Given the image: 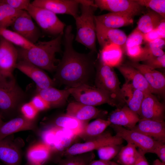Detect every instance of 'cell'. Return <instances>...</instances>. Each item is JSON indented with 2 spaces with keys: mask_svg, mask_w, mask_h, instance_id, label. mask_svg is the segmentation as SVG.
<instances>
[{
  "mask_svg": "<svg viewBox=\"0 0 165 165\" xmlns=\"http://www.w3.org/2000/svg\"><path fill=\"white\" fill-rule=\"evenodd\" d=\"M66 156L59 161V165H89L94 157V154L90 152Z\"/></svg>",
  "mask_w": 165,
  "mask_h": 165,
  "instance_id": "obj_36",
  "label": "cell"
},
{
  "mask_svg": "<svg viewBox=\"0 0 165 165\" xmlns=\"http://www.w3.org/2000/svg\"><path fill=\"white\" fill-rule=\"evenodd\" d=\"M94 83L96 87L106 93L116 102L118 100L124 102L121 94L120 83L112 68L100 61V63L96 67Z\"/></svg>",
  "mask_w": 165,
  "mask_h": 165,
  "instance_id": "obj_5",
  "label": "cell"
},
{
  "mask_svg": "<svg viewBox=\"0 0 165 165\" xmlns=\"http://www.w3.org/2000/svg\"><path fill=\"white\" fill-rule=\"evenodd\" d=\"M89 165H120L118 163L111 160H105L100 159L93 160L91 162Z\"/></svg>",
  "mask_w": 165,
  "mask_h": 165,
  "instance_id": "obj_50",
  "label": "cell"
},
{
  "mask_svg": "<svg viewBox=\"0 0 165 165\" xmlns=\"http://www.w3.org/2000/svg\"><path fill=\"white\" fill-rule=\"evenodd\" d=\"M139 152L138 156L134 165H149L145 156V154L140 150Z\"/></svg>",
  "mask_w": 165,
  "mask_h": 165,
  "instance_id": "obj_51",
  "label": "cell"
},
{
  "mask_svg": "<svg viewBox=\"0 0 165 165\" xmlns=\"http://www.w3.org/2000/svg\"><path fill=\"white\" fill-rule=\"evenodd\" d=\"M0 165H1L0 163Z\"/></svg>",
  "mask_w": 165,
  "mask_h": 165,
  "instance_id": "obj_58",
  "label": "cell"
},
{
  "mask_svg": "<svg viewBox=\"0 0 165 165\" xmlns=\"http://www.w3.org/2000/svg\"><path fill=\"white\" fill-rule=\"evenodd\" d=\"M144 51L141 61H144L149 58L162 56L165 54L162 49L156 48L144 47Z\"/></svg>",
  "mask_w": 165,
  "mask_h": 165,
  "instance_id": "obj_44",
  "label": "cell"
},
{
  "mask_svg": "<svg viewBox=\"0 0 165 165\" xmlns=\"http://www.w3.org/2000/svg\"><path fill=\"white\" fill-rule=\"evenodd\" d=\"M139 154V151L134 145L127 143L122 147L116 156L117 161L121 165H134Z\"/></svg>",
  "mask_w": 165,
  "mask_h": 165,
  "instance_id": "obj_33",
  "label": "cell"
},
{
  "mask_svg": "<svg viewBox=\"0 0 165 165\" xmlns=\"http://www.w3.org/2000/svg\"><path fill=\"white\" fill-rule=\"evenodd\" d=\"M35 128L33 120L27 119L23 116L16 117L4 123L0 127V140L17 132L33 130Z\"/></svg>",
  "mask_w": 165,
  "mask_h": 165,
  "instance_id": "obj_24",
  "label": "cell"
},
{
  "mask_svg": "<svg viewBox=\"0 0 165 165\" xmlns=\"http://www.w3.org/2000/svg\"><path fill=\"white\" fill-rule=\"evenodd\" d=\"M2 117H3L2 116V115L0 113V127L4 123L2 120Z\"/></svg>",
  "mask_w": 165,
  "mask_h": 165,
  "instance_id": "obj_54",
  "label": "cell"
},
{
  "mask_svg": "<svg viewBox=\"0 0 165 165\" xmlns=\"http://www.w3.org/2000/svg\"><path fill=\"white\" fill-rule=\"evenodd\" d=\"M27 165H41L37 164H36L31 163L29 162H28Z\"/></svg>",
  "mask_w": 165,
  "mask_h": 165,
  "instance_id": "obj_55",
  "label": "cell"
},
{
  "mask_svg": "<svg viewBox=\"0 0 165 165\" xmlns=\"http://www.w3.org/2000/svg\"><path fill=\"white\" fill-rule=\"evenodd\" d=\"M117 68L124 77L126 82L145 94H153L152 91L142 74L129 65L122 64Z\"/></svg>",
  "mask_w": 165,
  "mask_h": 165,
  "instance_id": "obj_20",
  "label": "cell"
},
{
  "mask_svg": "<svg viewBox=\"0 0 165 165\" xmlns=\"http://www.w3.org/2000/svg\"><path fill=\"white\" fill-rule=\"evenodd\" d=\"M17 68L31 78L36 83L38 89H43L54 87L56 82L42 69L29 62L23 60L17 62Z\"/></svg>",
  "mask_w": 165,
  "mask_h": 165,
  "instance_id": "obj_15",
  "label": "cell"
},
{
  "mask_svg": "<svg viewBox=\"0 0 165 165\" xmlns=\"http://www.w3.org/2000/svg\"><path fill=\"white\" fill-rule=\"evenodd\" d=\"M111 125L116 132V135L125 140L127 143L134 145L145 154L146 153H153L156 147L163 143L156 141L138 131L126 129L120 126Z\"/></svg>",
  "mask_w": 165,
  "mask_h": 165,
  "instance_id": "obj_8",
  "label": "cell"
},
{
  "mask_svg": "<svg viewBox=\"0 0 165 165\" xmlns=\"http://www.w3.org/2000/svg\"><path fill=\"white\" fill-rule=\"evenodd\" d=\"M64 33L48 41L38 42L33 47L28 49L17 48L18 59L27 61L38 67L49 72L56 71L59 60L56 53L61 51Z\"/></svg>",
  "mask_w": 165,
  "mask_h": 165,
  "instance_id": "obj_2",
  "label": "cell"
},
{
  "mask_svg": "<svg viewBox=\"0 0 165 165\" xmlns=\"http://www.w3.org/2000/svg\"><path fill=\"white\" fill-rule=\"evenodd\" d=\"M52 127L45 130L42 135V139L44 143L49 146L51 149L53 147L57 130V127Z\"/></svg>",
  "mask_w": 165,
  "mask_h": 165,
  "instance_id": "obj_42",
  "label": "cell"
},
{
  "mask_svg": "<svg viewBox=\"0 0 165 165\" xmlns=\"http://www.w3.org/2000/svg\"><path fill=\"white\" fill-rule=\"evenodd\" d=\"M94 2L96 7L101 11L124 13L134 17L140 14L143 11V7L135 0H95Z\"/></svg>",
  "mask_w": 165,
  "mask_h": 165,
  "instance_id": "obj_11",
  "label": "cell"
},
{
  "mask_svg": "<svg viewBox=\"0 0 165 165\" xmlns=\"http://www.w3.org/2000/svg\"><path fill=\"white\" fill-rule=\"evenodd\" d=\"M159 38H161L156 29L143 34V41L148 43Z\"/></svg>",
  "mask_w": 165,
  "mask_h": 165,
  "instance_id": "obj_48",
  "label": "cell"
},
{
  "mask_svg": "<svg viewBox=\"0 0 165 165\" xmlns=\"http://www.w3.org/2000/svg\"><path fill=\"white\" fill-rule=\"evenodd\" d=\"M13 8L17 10L26 11L31 3L29 0H3Z\"/></svg>",
  "mask_w": 165,
  "mask_h": 165,
  "instance_id": "obj_46",
  "label": "cell"
},
{
  "mask_svg": "<svg viewBox=\"0 0 165 165\" xmlns=\"http://www.w3.org/2000/svg\"><path fill=\"white\" fill-rule=\"evenodd\" d=\"M143 33L136 28L127 37L125 46L127 47L141 45L143 41Z\"/></svg>",
  "mask_w": 165,
  "mask_h": 165,
  "instance_id": "obj_39",
  "label": "cell"
},
{
  "mask_svg": "<svg viewBox=\"0 0 165 165\" xmlns=\"http://www.w3.org/2000/svg\"><path fill=\"white\" fill-rule=\"evenodd\" d=\"M4 77H3L2 75L0 72V80L2 79Z\"/></svg>",
  "mask_w": 165,
  "mask_h": 165,
  "instance_id": "obj_56",
  "label": "cell"
},
{
  "mask_svg": "<svg viewBox=\"0 0 165 165\" xmlns=\"http://www.w3.org/2000/svg\"><path fill=\"white\" fill-rule=\"evenodd\" d=\"M121 147V145H110L101 147L97 150L100 159L111 160L116 156Z\"/></svg>",
  "mask_w": 165,
  "mask_h": 165,
  "instance_id": "obj_38",
  "label": "cell"
},
{
  "mask_svg": "<svg viewBox=\"0 0 165 165\" xmlns=\"http://www.w3.org/2000/svg\"><path fill=\"white\" fill-rule=\"evenodd\" d=\"M18 59L17 49L13 45L0 36V72L5 77L13 76Z\"/></svg>",
  "mask_w": 165,
  "mask_h": 165,
  "instance_id": "obj_10",
  "label": "cell"
},
{
  "mask_svg": "<svg viewBox=\"0 0 165 165\" xmlns=\"http://www.w3.org/2000/svg\"><path fill=\"white\" fill-rule=\"evenodd\" d=\"M81 0H34L33 6L47 9L55 14H67L74 18L78 16Z\"/></svg>",
  "mask_w": 165,
  "mask_h": 165,
  "instance_id": "obj_12",
  "label": "cell"
},
{
  "mask_svg": "<svg viewBox=\"0 0 165 165\" xmlns=\"http://www.w3.org/2000/svg\"><path fill=\"white\" fill-rule=\"evenodd\" d=\"M55 126L69 130L77 136L83 131L87 122L79 120L66 114L57 117L55 121Z\"/></svg>",
  "mask_w": 165,
  "mask_h": 165,
  "instance_id": "obj_29",
  "label": "cell"
},
{
  "mask_svg": "<svg viewBox=\"0 0 165 165\" xmlns=\"http://www.w3.org/2000/svg\"><path fill=\"white\" fill-rule=\"evenodd\" d=\"M123 99L127 105L139 115L141 105L146 94L125 82L121 87Z\"/></svg>",
  "mask_w": 165,
  "mask_h": 165,
  "instance_id": "obj_23",
  "label": "cell"
},
{
  "mask_svg": "<svg viewBox=\"0 0 165 165\" xmlns=\"http://www.w3.org/2000/svg\"><path fill=\"white\" fill-rule=\"evenodd\" d=\"M138 123L130 129L138 131L156 141L165 143L164 121H159L141 118Z\"/></svg>",
  "mask_w": 165,
  "mask_h": 165,
  "instance_id": "obj_18",
  "label": "cell"
},
{
  "mask_svg": "<svg viewBox=\"0 0 165 165\" xmlns=\"http://www.w3.org/2000/svg\"><path fill=\"white\" fill-rule=\"evenodd\" d=\"M123 57L122 48L118 45L112 44L102 48L100 61L111 67H117L121 64Z\"/></svg>",
  "mask_w": 165,
  "mask_h": 165,
  "instance_id": "obj_27",
  "label": "cell"
},
{
  "mask_svg": "<svg viewBox=\"0 0 165 165\" xmlns=\"http://www.w3.org/2000/svg\"><path fill=\"white\" fill-rule=\"evenodd\" d=\"M26 11L46 34L56 37L64 33L65 24L54 13L47 9L34 6L31 3Z\"/></svg>",
  "mask_w": 165,
  "mask_h": 165,
  "instance_id": "obj_7",
  "label": "cell"
},
{
  "mask_svg": "<svg viewBox=\"0 0 165 165\" xmlns=\"http://www.w3.org/2000/svg\"><path fill=\"white\" fill-rule=\"evenodd\" d=\"M140 118L138 114L125 105L113 112L108 120L112 125L124 127L130 129L137 124Z\"/></svg>",
  "mask_w": 165,
  "mask_h": 165,
  "instance_id": "obj_22",
  "label": "cell"
},
{
  "mask_svg": "<svg viewBox=\"0 0 165 165\" xmlns=\"http://www.w3.org/2000/svg\"><path fill=\"white\" fill-rule=\"evenodd\" d=\"M1 0H0V3L1 2Z\"/></svg>",
  "mask_w": 165,
  "mask_h": 165,
  "instance_id": "obj_57",
  "label": "cell"
},
{
  "mask_svg": "<svg viewBox=\"0 0 165 165\" xmlns=\"http://www.w3.org/2000/svg\"><path fill=\"white\" fill-rule=\"evenodd\" d=\"M165 107L152 94H146L141 103L139 116L141 118L164 121Z\"/></svg>",
  "mask_w": 165,
  "mask_h": 165,
  "instance_id": "obj_17",
  "label": "cell"
},
{
  "mask_svg": "<svg viewBox=\"0 0 165 165\" xmlns=\"http://www.w3.org/2000/svg\"><path fill=\"white\" fill-rule=\"evenodd\" d=\"M165 44V39L162 38L157 39L148 43L145 47L147 48H156L162 49Z\"/></svg>",
  "mask_w": 165,
  "mask_h": 165,
  "instance_id": "obj_49",
  "label": "cell"
},
{
  "mask_svg": "<svg viewBox=\"0 0 165 165\" xmlns=\"http://www.w3.org/2000/svg\"><path fill=\"white\" fill-rule=\"evenodd\" d=\"M30 102L38 112L47 109L50 107L47 102L38 94L32 98Z\"/></svg>",
  "mask_w": 165,
  "mask_h": 165,
  "instance_id": "obj_45",
  "label": "cell"
},
{
  "mask_svg": "<svg viewBox=\"0 0 165 165\" xmlns=\"http://www.w3.org/2000/svg\"><path fill=\"white\" fill-rule=\"evenodd\" d=\"M139 5L150 9L165 18V0H135Z\"/></svg>",
  "mask_w": 165,
  "mask_h": 165,
  "instance_id": "obj_37",
  "label": "cell"
},
{
  "mask_svg": "<svg viewBox=\"0 0 165 165\" xmlns=\"http://www.w3.org/2000/svg\"><path fill=\"white\" fill-rule=\"evenodd\" d=\"M57 127L52 149L58 151H62L69 146L78 136L69 130Z\"/></svg>",
  "mask_w": 165,
  "mask_h": 165,
  "instance_id": "obj_34",
  "label": "cell"
},
{
  "mask_svg": "<svg viewBox=\"0 0 165 165\" xmlns=\"http://www.w3.org/2000/svg\"><path fill=\"white\" fill-rule=\"evenodd\" d=\"M128 65L135 68L143 75L153 94L163 96L165 92V77L162 73L138 62L132 61Z\"/></svg>",
  "mask_w": 165,
  "mask_h": 165,
  "instance_id": "obj_14",
  "label": "cell"
},
{
  "mask_svg": "<svg viewBox=\"0 0 165 165\" xmlns=\"http://www.w3.org/2000/svg\"><path fill=\"white\" fill-rule=\"evenodd\" d=\"M153 165H165V163L159 159H156L154 161Z\"/></svg>",
  "mask_w": 165,
  "mask_h": 165,
  "instance_id": "obj_53",
  "label": "cell"
},
{
  "mask_svg": "<svg viewBox=\"0 0 165 165\" xmlns=\"http://www.w3.org/2000/svg\"><path fill=\"white\" fill-rule=\"evenodd\" d=\"M106 112L100 110L94 106L73 102L69 103L66 109V114L82 121L88 122L92 119L105 115Z\"/></svg>",
  "mask_w": 165,
  "mask_h": 165,
  "instance_id": "obj_19",
  "label": "cell"
},
{
  "mask_svg": "<svg viewBox=\"0 0 165 165\" xmlns=\"http://www.w3.org/2000/svg\"><path fill=\"white\" fill-rule=\"evenodd\" d=\"M21 111L24 118L30 120H33L38 112L30 102L24 104L21 107Z\"/></svg>",
  "mask_w": 165,
  "mask_h": 165,
  "instance_id": "obj_43",
  "label": "cell"
},
{
  "mask_svg": "<svg viewBox=\"0 0 165 165\" xmlns=\"http://www.w3.org/2000/svg\"><path fill=\"white\" fill-rule=\"evenodd\" d=\"M111 123L108 120L97 118L85 127L79 135L85 141H90L100 136Z\"/></svg>",
  "mask_w": 165,
  "mask_h": 165,
  "instance_id": "obj_28",
  "label": "cell"
},
{
  "mask_svg": "<svg viewBox=\"0 0 165 165\" xmlns=\"http://www.w3.org/2000/svg\"><path fill=\"white\" fill-rule=\"evenodd\" d=\"M32 18L27 11H24L15 20L11 27L13 31L28 42L35 44L40 37L41 33Z\"/></svg>",
  "mask_w": 165,
  "mask_h": 165,
  "instance_id": "obj_13",
  "label": "cell"
},
{
  "mask_svg": "<svg viewBox=\"0 0 165 165\" xmlns=\"http://www.w3.org/2000/svg\"><path fill=\"white\" fill-rule=\"evenodd\" d=\"M68 89L76 101L84 104L93 106L106 103L112 106L117 105L109 95L96 87L83 84Z\"/></svg>",
  "mask_w": 165,
  "mask_h": 165,
  "instance_id": "obj_6",
  "label": "cell"
},
{
  "mask_svg": "<svg viewBox=\"0 0 165 165\" xmlns=\"http://www.w3.org/2000/svg\"><path fill=\"white\" fill-rule=\"evenodd\" d=\"M21 153L20 147L7 137L0 140V160L6 165H20Z\"/></svg>",
  "mask_w": 165,
  "mask_h": 165,
  "instance_id": "obj_21",
  "label": "cell"
},
{
  "mask_svg": "<svg viewBox=\"0 0 165 165\" xmlns=\"http://www.w3.org/2000/svg\"><path fill=\"white\" fill-rule=\"evenodd\" d=\"M123 140L116 135L112 136L109 133H104L96 138L84 143L75 144L68 148L64 154L66 156L85 153L107 145H121Z\"/></svg>",
  "mask_w": 165,
  "mask_h": 165,
  "instance_id": "obj_9",
  "label": "cell"
},
{
  "mask_svg": "<svg viewBox=\"0 0 165 165\" xmlns=\"http://www.w3.org/2000/svg\"><path fill=\"white\" fill-rule=\"evenodd\" d=\"M24 11L16 9L1 0L0 3V27L7 28L11 26Z\"/></svg>",
  "mask_w": 165,
  "mask_h": 165,
  "instance_id": "obj_32",
  "label": "cell"
},
{
  "mask_svg": "<svg viewBox=\"0 0 165 165\" xmlns=\"http://www.w3.org/2000/svg\"><path fill=\"white\" fill-rule=\"evenodd\" d=\"M38 94L40 96L50 105L54 107L64 105L70 94L68 88L59 90L54 87L38 90Z\"/></svg>",
  "mask_w": 165,
  "mask_h": 165,
  "instance_id": "obj_26",
  "label": "cell"
},
{
  "mask_svg": "<svg viewBox=\"0 0 165 165\" xmlns=\"http://www.w3.org/2000/svg\"><path fill=\"white\" fill-rule=\"evenodd\" d=\"M0 36L13 44L24 49H28L35 46L13 31L0 27Z\"/></svg>",
  "mask_w": 165,
  "mask_h": 165,
  "instance_id": "obj_35",
  "label": "cell"
},
{
  "mask_svg": "<svg viewBox=\"0 0 165 165\" xmlns=\"http://www.w3.org/2000/svg\"><path fill=\"white\" fill-rule=\"evenodd\" d=\"M24 94L13 76L0 80V113L9 114L16 110L23 99Z\"/></svg>",
  "mask_w": 165,
  "mask_h": 165,
  "instance_id": "obj_4",
  "label": "cell"
},
{
  "mask_svg": "<svg viewBox=\"0 0 165 165\" xmlns=\"http://www.w3.org/2000/svg\"><path fill=\"white\" fill-rule=\"evenodd\" d=\"M95 21L96 38L102 48L112 44L118 45L122 48L125 46L127 36L123 31L107 27Z\"/></svg>",
  "mask_w": 165,
  "mask_h": 165,
  "instance_id": "obj_16",
  "label": "cell"
},
{
  "mask_svg": "<svg viewBox=\"0 0 165 165\" xmlns=\"http://www.w3.org/2000/svg\"><path fill=\"white\" fill-rule=\"evenodd\" d=\"M134 17L125 13L110 12L102 15L95 16L94 19L107 27L117 29L133 24Z\"/></svg>",
  "mask_w": 165,
  "mask_h": 165,
  "instance_id": "obj_25",
  "label": "cell"
},
{
  "mask_svg": "<svg viewBox=\"0 0 165 165\" xmlns=\"http://www.w3.org/2000/svg\"><path fill=\"white\" fill-rule=\"evenodd\" d=\"M164 18L152 10L148 11L140 18L136 28L143 34L155 29Z\"/></svg>",
  "mask_w": 165,
  "mask_h": 165,
  "instance_id": "obj_30",
  "label": "cell"
},
{
  "mask_svg": "<svg viewBox=\"0 0 165 165\" xmlns=\"http://www.w3.org/2000/svg\"><path fill=\"white\" fill-rule=\"evenodd\" d=\"M126 51L127 55L133 61L138 62L141 61L143 55L144 49L141 45L132 47H126Z\"/></svg>",
  "mask_w": 165,
  "mask_h": 165,
  "instance_id": "obj_40",
  "label": "cell"
},
{
  "mask_svg": "<svg viewBox=\"0 0 165 165\" xmlns=\"http://www.w3.org/2000/svg\"><path fill=\"white\" fill-rule=\"evenodd\" d=\"M153 153L156 154L160 160L165 163V145L162 143L157 146L154 149Z\"/></svg>",
  "mask_w": 165,
  "mask_h": 165,
  "instance_id": "obj_47",
  "label": "cell"
},
{
  "mask_svg": "<svg viewBox=\"0 0 165 165\" xmlns=\"http://www.w3.org/2000/svg\"><path fill=\"white\" fill-rule=\"evenodd\" d=\"M64 50L56 70L54 80L69 88L83 84L90 85L95 73V61L93 54L80 53L74 49L73 43L75 36L72 27L67 26L64 31Z\"/></svg>",
  "mask_w": 165,
  "mask_h": 165,
  "instance_id": "obj_1",
  "label": "cell"
},
{
  "mask_svg": "<svg viewBox=\"0 0 165 165\" xmlns=\"http://www.w3.org/2000/svg\"><path fill=\"white\" fill-rule=\"evenodd\" d=\"M157 32L162 38H165V20L163 19L159 24L156 29Z\"/></svg>",
  "mask_w": 165,
  "mask_h": 165,
  "instance_id": "obj_52",
  "label": "cell"
},
{
  "mask_svg": "<svg viewBox=\"0 0 165 165\" xmlns=\"http://www.w3.org/2000/svg\"><path fill=\"white\" fill-rule=\"evenodd\" d=\"M80 5L81 14L74 18L77 32L75 40L96 53V25L94 1L83 0Z\"/></svg>",
  "mask_w": 165,
  "mask_h": 165,
  "instance_id": "obj_3",
  "label": "cell"
},
{
  "mask_svg": "<svg viewBox=\"0 0 165 165\" xmlns=\"http://www.w3.org/2000/svg\"><path fill=\"white\" fill-rule=\"evenodd\" d=\"M51 150L50 147L44 143L33 146L28 152V162L42 165L49 159Z\"/></svg>",
  "mask_w": 165,
  "mask_h": 165,
  "instance_id": "obj_31",
  "label": "cell"
},
{
  "mask_svg": "<svg viewBox=\"0 0 165 165\" xmlns=\"http://www.w3.org/2000/svg\"><path fill=\"white\" fill-rule=\"evenodd\" d=\"M144 64L152 69L164 68L165 54L162 56L153 57L143 61Z\"/></svg>",
  "mask_w": 165,
  "mask_h": 165,
  "instance_id": "obj_41",
  "label": "cell"
}]
</instances>
